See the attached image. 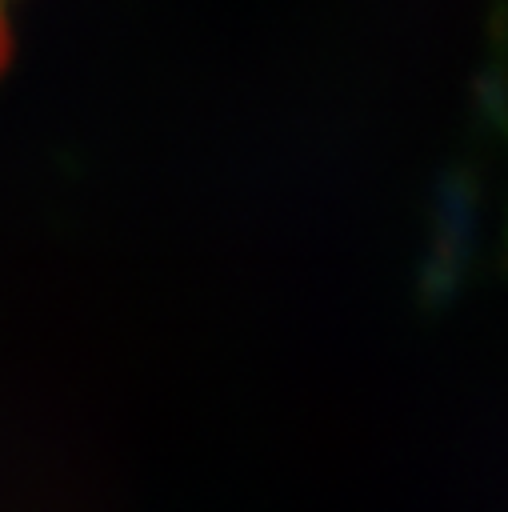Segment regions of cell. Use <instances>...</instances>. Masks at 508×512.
Listing matches in <instances>:
<instances>
[{
	"instance_id": "obj_1",
	"label": "cell",
	"mask_w": 508,
	"mask_h": 512,
	"mask_svg": "<svg viewBox=\"0 0 508 512\" xmlns=\"http://www.w3.org/2000/svg\"><path fill=\"white\" fill-rule=\"evenodd\" d=\"M12 56V24H8V0H0V72Z\"/></svg>"
}]
</instances>
